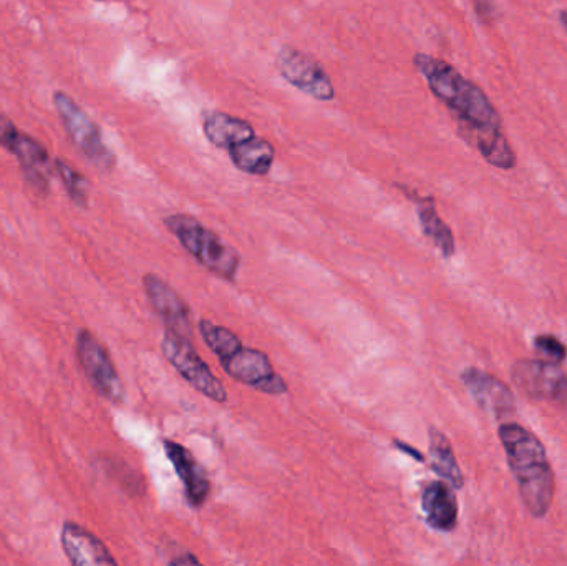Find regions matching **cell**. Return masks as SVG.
Instances as JSON below:
<instances>
[{
	"instance_id": "1",
	"label": "cell",
	"mask_w": 567,
	"mask_h": 566,
	"mask_svg": "<svg viewBox=\"0 0 567 566\" xmlns=\"http://www.w3.org/2000/svg\"><path fill=\"white\" fill-rule=\"evenodd\" d=\"M413 65L433 95L452 113L466 143L495 168H515L516 153L506 138L502 115L488 95L445 60L415 53Z\"/></svg>"
},
{
	"instance_id": "2",
	"label": "cell",
	"mask_w": 567,
	"mask_h": 566,
	"mask_svg": "<svg viewBox=\"0 0 567 566\" xmlns=\"http://www.w3.org/2000/svg\"><path fill=\"white\" fill-rule=\"evenodd\" d=\"M499 441L526 511L532 517L545 518L556 492L555 472L545 444L515 422H506L499 428Z\"/></svg>"
},
{
	"instance_id": "3",
	"label": "cell",
	"mask_w": 567,
	"mask_h": 566,
	"mask_svg": "<svg viewBox=\"0 0 567 566\" xmlns=\"http://www.w3.org/2000/svg\"><path fill=\"white\" fill-rule=\"evenodd\" d=\"M199 332L208 348L218 356L226 374L266 394L281 395L289 391L281 375L276 374L265 352L246 348L235 332L208 319L199 321Z\"/></svg>"
},
{
	"instance_id": "4",
	"label": "cell",
	"mask_w": 567,
	"mask_h": 566,
	"mask_svg": "<svg viewBox=\"0 0 567 566\" xmlns=\"http://www.w3.org/2000/svg\"><path fill=\"white\" fill-rule=\"evenodd\" d=\"M165 226L176 236L183 248L213 275L235 281L241 268V255L226 245L215 231L188 215H172Z\"/></svg>"
},
{
	"instance_id": "5",
	"label": "cell",
	"mask_w": 567,
	"mask_h": 566,
	"mask_svg": "<svg viewBox=\"0 0 567 566\" xmlns=\"http://www.w3.org/2000/svg\"><path fill=\"white\" fill-rule=\"evenodd\" d=\"M162 351L163 356L168 359L169 364L199 394L212 399V401L219 402V404L228 401L225 385L213 374L212 369L203 361L202 356L198 354V351H196L195 346L192 344L188 338L166 329L165 336H163Z\"/></svg>"
},
{
	"instance_id": "6",
	"label": "cell",
	"mask_w": 567,
	"mask_h": 566,
	"mask_svg": "<svg viewBox=\"0 0 567 566\" xmlns=\"http://www.w3.org/2000/svg\"><path fill=\"white\" fill-rule=\"evenodd\" d=\"M53 103H55L56 112H59L70 138L75 143L76 148L85 155V158L102 172L113 169L115 155L103 143L102 133L92 119L66 93H55Z\"/></svg>"
},
{
	"instance_id": "7",
	"label": "cell",
	"mask_w": 567,
	"mask_h": 566,
	"mask_svg": "<svg viewBox=\"0 0 567 566\" xmlns=\"http://www.w3.org/2000/svg\"><path fill=\"white\" fill-rule=\"evenodd\" d=\"M75 348L80 366L93 389L106 401L122 404L125 399V388L102 342L92 332L82 329L76 335Z\"/></svg>"
},
{
	"instance_id": "8",
	"label": "cell",
	"mask_w": 567,
	"mask_h": 566,
	"mask_svg": "<svg viewBox=\"0 0 567 566\" xmlns=\"http://www.w3.org/2000/svg\"><path fill=\"white\" fill-rule=\"evenodd\" d=\"M512 379L526 398L567 405V372L558 362L519 359L513 364Z\"/></svg>"
},
{
	"instance_id": "9",
	"label": "cell",
	"mask_w": 567,
	"mask_h": 566,
	"mask_svg": "<svg viewBox=\"0 0 567 566\" xmlns=\"http://www.w3.org/2000/svg\"><path fill=\"white\" fill-rule=\"evenodd\" d=\"M276 63L284 80L306 95L320 102H332L336 99L332 80L313 56L286 45L279 50Z\"/></svg>"
},
{
	"instance_id": "10",
	"label": "cell",
	"mask_w": 567,
	"mask_h": 566,
	"mask_svg": "<svg viewBox=\"0 0 567 566\" xmlns=\"http://www.w3.org/2000/svg\"><path fill=\"white\" fill-rule=\"evenodd\" d=\"M0 145L19 158L23 175L37 192H49L50 169H52L49 153L37 140L20 133L3 115H0Z\"/></svg>"
},
{
	"instance_id": "11",
	"label": "cell",
	"mask_w": 567,
	"mask_h": 566,
	"mask_svg": "<svg viewBox=\"0 0 567 566\" xmlns=\"http://www.w3.org/2000/svg\"><path fill=\"white\" fill-rule=\"evenodd\" d=\"M463 385L480 409L495 419H505L515 414L516 401L512 389L488 372L478 368H466L462 372Z\"/></svg>"
},
{
	"instance_id": "12",
	"label": "cell",
	"mask_w": 567,
	"mask_h": 566,
	"mask_svg": "<svg viewBox=\"0 0 567 566\" xmlns=\"http://www.w3.org/2000/svg\"><path fill=\"white\" fill-rule=\"evenodd\" d=\"M143 288H145L146 298H148L153 311L162 318L166 328L189 339L192 336V309L186 305L185 299L168 282L152 272L143 278Z\"/></svg>"
},
{
	"instance_id": "13",
	"label": "cell",
	"mask_w": 567,
	"mask_h": 566,
	"mask_svg": "<svg viewBox=\"0 0 567 566\" xmlns=\"http://www.w3.org/2000/svg\"><path fill=\"white\" fill-rule=\"evenodd\" d=\"M163 449L185 487L186 501L192 507H202L212 491L205 467L196 461L195 455L185 445L178 442L163 441Z\"/></svg>"
},
{
	"instance_id": "14",
	"label": "cell",
	"mask_w": 567,
	"mask_h": 566,
	"mask_svg": "<svg viewBox=\"0 0 567 566\" xmlns=\"http://www.w3.org/2000/svg\"><path fill=\"white\" fill-rule=\"evenodd\" d=\"M63 554L75 566H116L109 548L82 525L66 522L60 534Z\"/></svg>"
},
{
	"instance_id": "15",
	"label": "cell",
	"mask_w": 567,
	"mask_h": 566,
	"mask_svg": "<svg viewBox=\"0 0 567 566\" xmlns=\"http://www.w3.org/2000/svg\"><path fill=\"white\" fill-rule=\"evenodd\" d=\"M422 511L426 524L439 532H453L458 524V502L452 485L432 482L422 492Z\"/></svg>"
},
{
	"instance_id": "16",
	"label": "cell",
	"mask_w": 567,
	"mask_h": 566,
	"mask_svg": "<svg viewBox=\"0 0 567 566\" xmlns=\"http://www.w3.org/2000/svg\"><path fill=\"white\" fill-rule=\"evenodd\" d=\"M203 133L212 145L229 150L256 135L251 123L223 112H206L203 115Z\"/></svg>"
},
{
	"instance_id": "17",
	"label": "cell",
	"mask_w": 567,
	"mask_h": 566,
	"mask_svg": "<svg viewBox=\"0 0 567 566\" xmlns=\"http://www.w3.org/2000/svg\"><path fill=\"white\" fill-rule=\"evenodd\" d=\"M233 165L248 175L266 176L275 165L276 150L268 140L252 136L228 150Z\"/></svg>"
},
{
	"instance_id": "18",
	"label": "cell",
	"mask_w": 567,
	"mask_h": 566,
	"mask_svg": "<svg viewBox=\"0 0 567 566\" xmlns=\"http://www.w3.org/2000/svg\"><path fill=\"white\" fill-rule=\"evenodd\" d=\"M415 199L416 215H419L420 226L423 235L439 248L445 258H452L455 255V238L452 229L443 222L436 212L435 199L432 196H412Z\"/></svg>"
},
{
	"instance_id": "19",
	"label": "cell",
	"mask_w": 567,
	"mask_h": 566,
	"mask_svg": "<svg viewBox=\"0 0 567 566\" xmlns=\"http://www.w3.org/2000/svg\"><path fill=\"white\" fill-rule=\"evenodd\" d=\"M430 457H432V469L446 481V484L452 485L455 491H460L465 485L462 469L456 462L455 452H453L452 444H450L446 435L439 429L430 428Z\"/></svg>"
},
{
	"instance_id": "20",
	"label": "cell",
	"mask_w": 567,
	"mask_h": 566,
	"mask_svg": "<svg viewBox=\"0 0 567 566\" xmlns=\"http://www.w3.org/2000/svg\"><path fill=\"white\" fill-rule=\"evenodd\" d=\"M55 166L72 202L85 208V206L89 205L90 198L89 182H86L79 172H75L72 166L66 165L63 159H56Z\"/></svg>"
},
{
	"instance_id": "21",
	"label": "cell",
	"mask_w": 567,
	"mask_h": 566,
	"mask_svg": "<svg viewBox=\"0 0 567 566\" xmlns=\"http://www.w3.org/2000/svg\"><path fill=\"white\" fill-rule=\"evenodd\" d=\"M535 348L539 354L546 356L549 361L565 362L567 359V348L565 342L559 341L556 336L542 335L535 338Z\"/></svg>"
},
{
	"instance_id": "22",
	"label": "cell",
	"mask_w": 567,
	"mask_h": 566,
	"mask_svg": "<svg viewBox=\"0 0 567 566\" xmlns=\"http://www.w3.org/2000/svg\"><path fill=\"white\" fill-rule=\"evenodd\" d=\"M476 10L482 19H492L495 17V3L493 0H476Z\"/></svg>"
},
{
	"instance_id": "23",
	"label": "cell",
	"mask_w": 567,
	"mask_h": 566,
	"mask_svg": "<svg viewBox=\"0 0 567 566\" xmlns=\"http://www.w3.org/2000/svg\"><path fill=\"white\" fill-rule=\"evenodd\" d=\"M396 449L399 451L405 452V454L412 455L413 459H416L419 462H425V457H423V454H420L419 451H415V449L410 447L409 444H403V442L395 441Z\"/></svg>"
},
{
	"instance_id": "24",
	"label": "cell",
	"mask_w": 567,
	"mask_h": 566,
	"mask_svg": "<svg viewBox=\"0 0 567 566\" xmlns=\"http://www.w3.org/2000/svg\"><path fill=\"white\" fill-rule=\"evenodd\" d=\"M199 565V560L193 555L185 554V557H176L169 560V565Z\"/></svg>"
},
{
	"instance_id": "25",
	"label": "cell",
	"mask_w": 567,
	"mask_h": 566,
	"mask_svg": "<svg viewBox=\"0 0 567 566\" xmlns=\"http://www.w3.org/2000/svg\"><path fill=\"white\" fill-rule=\"evenodd\" d=\"M559 22H561V25L565 27L567 32V10H561V12H559Z\"/></svg>"
}]
</instances>
